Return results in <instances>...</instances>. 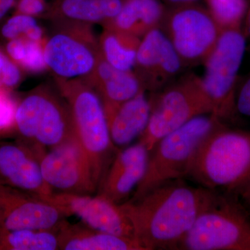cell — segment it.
I'll list each match as a JSON object with an SVG mask.
<instances>
[{
    "instance_id": "6da1fadb",
    "label": "cell",
    "mask_w": 250,
    "mask_h": 250,
    "mask_svg": "<svg viewBox=\"0 0 250 250\" xmlns=\"http://www.w3.org/2000/svg\"><path fill=\"white\" fill-rule=\"evenodd\" d=\"M216 192L173 180L121 206L145 250H176Z\"/></svg>"
},
{
    "instance_id": "7a4b0ae2",
    "label": "cell",
    "mask_w": 250,
    "mask_h": 250,
    "mask_svg": "<svg viewBox=\"0 0 250 250\" xmlns=\"http://www.w3.org/2000/svg\"><path fill=\"white\" fill-rule=\"evenodd\" d=\"M250 176V131L224 123L199 146L188 177L210 190L232 193Z\"/></svg>"
},
{
    "instance_id": "3957f363",
    "label": "cell",
    "mask_w": 250,
    "mask_h": 250,
    "mask_svg": "<svg viewBox=\"0 0 250 250\" xmlns=\"http://www.w3.org/2000/svg\"><path fill=\"white\" fill-rule=\"evenodd\" d=\"M56 83L70 106L75 136L89 160L99 188L119 149L112 142L103 103L82 78L57 77Z\"/></svg>"
},
{
    "instance_id": "277c9868",
    "label": "cell",
    "mask_w": 250,
    "mask_h": 250,
    "mask_svg": "<svg viewBox=\"0 0 250 250\" xmlns=\"http://www.w3.org/2000/svg\"><path fill=\"white\" fill-rule=\"evenodd\" d=\"M221 123L213 114L202 115L161 139L149 153L146 173L131 201L166 182L188 177L199 146Z\"/></svg>"
},
{
    "instance_id": "5b68a950",
    "label": "cell",
    "mask_w": 250,
    "mask_h": 250,
    "mask_svg": "<svg viewBox=\"0 0 250 250\" xmlns=\"http://www.w3.org/2000/svg\"><path fill=\"white\" fill-rule=\"evenodd\" d=\"M176 250H250V213L236 195L216 192Z\"/></svg>"
},
{
    "instance_id": "8992f818",
    "label": "cell",
    "mask_w": 250,
    "mask_h": 250,
    "mask_svg": "<svg viewBox=\"0 0 250 250\" xmlns=\"http://www.w3.org/2000/svg\"><path fill=\"white\" fill-rule=\"evenodd\" d=\"M149 100L150 116L139 142L149 151L161 139L195 117L213 114V105L202 79L194 74L181 77Z\"/></svg>"
},
{
    "instance_id": "52a82bcc",
    "label": "cell",
    "mask_w": 250,
    "mask_h": 250,
    "mask_svg": "<svg viewBox=\"0 0 250 250\" xmlns=\"http://www.w3.org/2000/svg\"><path fill=\"white\" fill-rule=\"evenodd\" d=\"M16 131L22 142L46 149L76 136L66 100L47 85L33 90L18 104Z\"/></svg>"
},
{
    "instance_id": "ba28073f",
    "label": "cell",
    "mask_w": 250,
    "mask_h": 250,
    "mask_svg": "<svg viewBox=\"0 0 250 250\" xmlns=\"http://www.w3.org/2000/svg\"><path fill=\"white\" fill-rule=\"evenodd\" d=\"M247 39L242 28L222 31L205 62L204 88L213 105V114L231 121L237 112V79L246 52Z\"/></svg>"
},
{
    "instance_id": "9c48e42d",
    "label": "cell",
    "mask_w": 250,
    "mask_h": 250,
    "mask_svg": "<svg viewBox=\"0 0 250 250\" xmlns=\"http://www.w3.org/2000/svg\"><path fill=\"white\" fill-rule=\"evenodd\" d=\"M159 29L185 67L205 63L223 31L208 9L195 3L166 9Z\"/></svg>"
},
{
    "instance_id": "30bf717a",
    "label": "cell",
    "mask_w": 250,
    "mask_h": 250,
    "mask_svg": "<svg viewBox=\"0 0 250 250\" xmlns=\"http://www.w3.org/2000/svg\"><path fill=\"white\" fill-rule=\"evenodd\" d=\"M44 47L46 64L61 79L83 78L93 71L100 57L91 24L55 21Z\"/></svg>"
},
{
    "instance_id": "8fae6325",
    "label": "cell",
    "mask_w": 250,
    "mask_h": 250,
    "mask_svg": "<svg viewBox=\"0 0 250 250\" xmlns=\"http://www.w3.org/2000/svg\"><path fill=\"white\" fill-rule=\"evenodd\" d=\"M36 149L42 177L54 192L81 195L98 192L89 160L76 136L48 151Z\"/></svg>"
},
{
    "instance_id": "7c38bea8",
    "label": "cell",
    "mask_w": 250,
    "mask_h": 250,
    "mask_svg": "<svg viewBox=\"0 0 250 250\" xmlns=\"http://www.w3.org/2000/svg\"><path fill=\"white\" fill-rule=\"evenodd\" d=\"M62 210L67 217L76 215L82 223L95 229L118 236L134 238V228L121 205L97 194L53 192L41 197Z\"/></svg>"
},
{
    "instance_id": "4fadbf2b",
    "label": "cell",
    "mask_w": 250,
    "mask_h": 250,
    "mask_svg": "<svg viewBox=\"0 0 250 250\" xmlns=\"http://www.w3.org/2000/svg\"><path fill=\"white\" fill-rule=\"evenodd\" d=\"M184 67L170 41L159 28L143 36L134 68L144 91L156 92L165 88Z\"/></svg>"
},
{
    "instance_id": "5bb4252c",
    "label": "cell",
    "mask_w": 250,
    "mask_h": 250,
    "mask_svg": "<svg viewBox=\"0 0 250 250\" xmlns=\"http://www.w3.org/2000/svg\"><path fill=\"white\" fill-rule=\"evenodd\" d=\"M67 217L40 196L0 184V228L47 229L59 226Z\"/></svg>"
},
{
    "instance_id": "9a60e30c",
    "label": "cell",
    "mask_w": 250,
    "mask_h": 250,
    "mask_svg": "<svg viewBox=\"0 0 250 250\" xmlns=\"http://www.w3.org/2000/svg\"><path fill=\"white\" fill-rule=\"evenodd\" d=\"M0 184L40 197L54 191L41 172L38 152L22 141H0Z\"/></svg>"
},
{
    "instance_id": "2e32d148",
    "label": "cell",
    "mask_w": 250,
    "mask_h": 250,
    "mask_svg": "<svg viewBox=\"0 0 250 250\" xmlns=\"http://www.w3.org/2000/svg\"><path fill=\"white\" fill-rule=\"evenodd\" d=\"M149 151L140 142L121 148L98 190V194L121 205L146 173Z\"/></svg>"
},
{
    "instance_id": "e0dca14e",
    "label": "cell",
    "mask_w": 250,
    "mask_h": 250,
    "mask_svg": "<svg viewBox=\"0 0 250 250\" xmlns=\"http://www.w3.org/2000/svg\"><path fill=\"white\" fill-rule=\"evenodd\" d=\"M82 79L98 94L105 112L144 91L134 72L112 66L101 54L93 71Z\"/></svg>"
},
{
    "instance_id": "ac0fdd59",
    "label": "cell",
    "mask_w": 250,
    "mask_h": 250,
    "mask_svg": "<svg viewBox=\"0 0 250 250\" xmlns=\"http://www.w3.org/2000/svg\"><path fill=\"white\" fill-rule=\"evenodd\" d=\"M150 102L145 91L105 112L112 142L118 149L126 147L140 137L150 116Z\"/></svg>"
},
{
    "instance_id": "d6986e66",
    "label": "cell",
    "mask_w": 250,
    "mask_h": 250,
    "mask_svg": "<svg viewBox=\"0 0 250 250\" xmlns=\"http://www.w3.org/2000/svg\"><path fill=\"white\" fill-rule=\"evenodd\" d=\"M60 250H146L135 238L99 231L84 224L62 223Z\"/></svg>"
},
{
    "instance_id": "ffe728a7",
    "label": "cell",
    "mask_w": 250,
    "mask_h": 250,
    "mask_svg": "<svg viewBox=\"0 0 250 250\" xmlns=\"http://www.w3.org/2000/svg\"><path fill=\"white\" fill-rule=\"evenodd\" d=\"M166 9L159 0H125L116 17L103 25L142 39L160 28Z\"/></svg>"
},
{
    "instance_id": "44dd1931",
    "label": "cell",
    "mask_w": 250,
    "mask_h": 250,
    "mask_svg": "<svg viewBox=\"0 0 250 250\" xmlns=\"http://www.w3.org/2000/svg\"><path fill=\"white\" fill-rule=\"evenodd\" d=\"M125 0H55L49 10L53 22L91 24L108 22L116 17Z\"/></svg>"
},
{
    "instance_id": "7402d4cb",
    "label": "cell",
    "mask_w": 250,
    "mask_h": 250,
    "mask_svg": "<svg viewBox=\"0 0 250 250\" xmlns=\"http://www.w3.org/2000/svg\"><path fill=\"white\" fill-rule=\"evenodd\" d=\"M141 39L113 28L104 27L99 38L102 56L112 66L129 71L134 66Z\"/></svg>"
},
{
    "instance_id": "603a6c76",
    "label": "cell",
    "mask_w": 250,
    "mask_h": 250,
    "mask_svg": "<svg viewBox=\"0 0 250 250\" xmlns=\"http://www.w3.org/2000/svg\"><path fill=\"white\" fill-rule=\"evenodd\" d=\"M62 223L47 229L0 228V250H60L59 232Z\"/></svg>"
},
{
    "instance_id": "cb8c5ba5",
    "label": "cell",
    "mask_w": 250,
    "mask_h": 250,
    "mask_svg": "<svg viewBox=\"0 0 250 250\" xmlns=\"http://www.w3.org/2000/svg\"><path fill=\"white\" fill-rule=\"evenodd\" d=\"M6 51L15 62L29 71L39 72L47 67L44 49L40 42L18 38L10 40L6 45Z\"/></svg>"
},
{
    "instance_id": "d4e9b609",
    "label": "cell",
    "mask_w": 250,
    "mask_h": 250,
    "mask_svg": "<svg viewBox=\"0 0 250 250\" xmlns=\"http://www.w3.org/2000/svg\"><path fill=\"white\" fill-rule=\"evenodd\" d=\"M207 9L222 30L242 28L249 0H206Z\"/></svg>"
},
{
    "instance_id": "484cf974",
    "label": "cell",
    "mask_w": 250,
    "mask_h": 250,
    "mask_svg": "<svg viewBox=\"0 0 250 250\" xmlns=\"http://www.w3.org/2000/svg\"><path fill=\"white\" fill-rule=\"evenodd\" d=\"M1 34L9 40L25 38L40 42L42 36V29L32 16L18 14L10 18L1 29Z\"/></svg>"
},
{
    "instance_id": "4316f807",
    "label": "cell",
    "mask_w": 250,
    "mask_h": 250,
    "mask_svg": "<svg viewBox=\"0 0 250 250\" xmlns=\"http://www.w3.org/2000/svg\"><path fill=\"white\" fill-rule=\"evenodd\" d=\"M17 106L6 92L0 90V136L16 131Z\"/></svg>"
},
{
    "instance_id": "83f0119b",
    "label": "cell",
    "mask_w": 250,
    "mask_h": 250,
    "mask_svg": "<svg viewBox=\"0 0 250 250\" xmlns=\"http://www.w3.org/2000/svg\"><path fill=\"white\" fill-rule=\"evenodd\" d=\"M21 79V72L17 65L0 52V90L6 92V90L16 86Z\"/></svg>"
},
{
    "instance_id": "f1b7e54d",
    "label": "cell",
    "mask_w": 250,
    "mask_h": 250,
    "mask_svg": "<svg viewBox=\"0 0 250 250\" xmlns=\"http://www.w3.org/2000/svg\"><path fill=\"white\" fill-rule=\"evenodd\" d=\"M236 106L238 113L250 117V75L242 83L236 93Z\"/></svg>"
},
{
    "instance_id": "f546056e",
    "label": "cell",
    "mask_w": 250,
    "mask_h": 250,
    "mask_svg": "<svg viewBox=\"0 0 250 250\" xmlns=\"http://www.w3.org/2000/svg\"><path fill=\"white\" fill-rule=\"evenodd\" d=\"M45 4L42 0H21L18 4L19 14L36 16L43 12Z\"/></svg>"
},
{
    "instance_id": "4dcf8cb0",
    "label": "cell",
    "mask_w": 250,
    "mask_h": 250,
    "mask_svg": "<svg viewBox=\"0 0 250 250\" xmlns=\"http://www.w3.org/2000/svg\"><path fill=\"white\" fill-rule=\"evenodd\" d=\"M250 213V176L232 192Z\"/></svg>"
},
{
    "instance_id": "1f68e13d",
    "label": "cell",
    "mask_w": 250,
    "mask_h": 250,
    "mask_svg": "<svg viewBox=\"0 0 250 250\" xmlns=\"http://www.w3.org/2000/svg\"><path fill=\"white\" fill-rule=\"evenodd\" d=\"M243 24H244V25L242 28L243 34L246 36L247 41H250V0L249 1V6H248V11H247Z\"/></svg>"
},
{
    "instance_id": "d6a6232c",
    "label": "cell",
    "mask_w": 250,
    "mask_h": 250,
    "mask_svg": "<svg viewBox=\"0 0 250 250\" xmlns=\"http://www.w3.org/2000/svg\"><path fill=\"white\" fill-rule=\"evenodd\" d=\"M15 0H0V21L14 4Z\"/></svg>"
},
{
    "instance_id": "836d02e7",
    "label": "cell",
    "mask_w": 250,
    "mask_h": 250,
    "mask_svg": "<svg viewBox=\"0 0 250 250\" xmlns=\"http://www.w3.org/2000/svg\"><path fill=\"white\" fill-rule=\"evenodd\" d=\"M166 2L170 5V6H175V5H181L186 4H190V3H195L197 0H164Z\"/></svg>"
},
{
    "instance_id": "e575fe53",
    "label": "cell",
    "mask_w": 250,
    "mask_h": 250,
    "mask_svg": "<svg viewBox=\"0 0 250 250\" xmlns=\"http://www.w3.org/2000/svg\"><path fill=\"white\" fill-rule=\"evenodd\" d=\"M249 1H250V0H249Z\"/></svg>"
}]
</instances>
